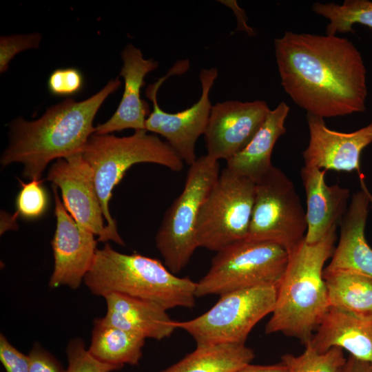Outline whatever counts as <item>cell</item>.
I'll list each match as a JSON object with an SVG mask.
<instances>
[{"mask_svg": "<svg viewBox=\"0 0 372 372\" xmlns=\"http://www.w3.org/2000/svg\"><path fill=\"white\" fill-rule=\"evenodd\" d=\"M337 226L319 241L308 244L304 239L289 252L266 333L280 332L304 345L311 340L329 308L323 271L335 247Z\"/></svg>", "mask_w": 372, "mask_h": 372, "instance_id": "obj_3", "label": "cell"}, {"mask_svg": "<svg viewBox=\"0 0 372 372\" xmlns=\"http://www.w3.org/2000/svg\"><path fill=\"white\" fill-rule=\"evenodd\" d=\"M277 291L276 286L263 285L224 293L205 313L175 321V326L191 335L196 346L245 344L254 327L273 311Z\"/></svg>", "mask_w": 372, "mask_h": 372, "instance_id": "obj_9", "label": "cell"}, {"mask_svg": "<svg viewBox=\"0 0 372 372\" xmlns=\"http://www.w3.org/2000/svg\"><path fill=\"white\" fill-rule=\"evenodd\" d=\"M121 85L116 78L85 100L67 99L48 108L35 121L22 118L12 121L9 144L0 159L1 165L21 163L24 178L40 180L50 161L82 153L94 133L93 121L98 110Z\"/></svg>", "mask_w": 372, "mask_h": 372, "instance_id": "obj_2", "label": "cell"}, {"mask_svg": "<svg viewBox=\"0 0 372 372\" xmlns=\"http://www.w3.org/2000/svg\"><path fill=\"white\" fill-rule=\"evenodd\" d=\"M29 372H65L58 360L39 345L30 351Z\"/></svg>", "mask_w": 372, "mask_h": 372, "instance_id": "obj_32", "label": "cell"}, {"mask_svg": "<svg viewBox=\"0 0 372 372\" xmlns=\"http://www.w3.org/2000/svg\"><path fill=\"white\" fill-rule=\"evenodd\" d=\"M309 141L302 152L304 166L360 172V155L372 143V122L349 133L332 130L324 118L307 113Z\"/></svg>", "mask_w": 372, "mask_h": 372, "instance_id": "obj_15", "label": "cell"}, {"mask_svg": "<svg viewBox=\"0 0 372 372\" xmlns=\"http://www.w3.org/2000/svg\"><path fill=\"white\" fill-rule=\"evenodd\" d=\"M289 260L274 242L245 239L218 251L207 273L196 282V296L219 295L263 285L278 287Z\"/></svg>", "mask_w": 372, "mask_h": 372, "instance_id": "obj_6", "label": "cell"}, {"mask_svg": "<svg viewBox=\"0 0 372 372\" xmlns=\"http://www.w3.org/2000/svg\"><path fill=\"white\" fill-rule=\"evenodd\" d=\"M254 358L253 350L245 344L196 346L180 361L159 372H235Z\"/></svg>", "mask_w": 372, "mask_h": 372, "instance_id": "obj_23", "label": "cell"}, {"mask_svg": "<svg viewBox=\"0 0 372 372\" xmlns=\"http://www.w3.org/2000/svg\"><path fill=\"white\" fill-rule=\"evenodd\" d=\"M327 170L304 166L300 176L306 194L307 230L305 241L313 244L322 239L340 222L349 205L350 192L338 184L329 185Z\"/></svg>", "mask_w": 372, "mask_h": 372, "instance_id": "obj_18", "label": "cell"}, {"mask_svg": "<svg viewBox=\"0 0 372 372\" xmlns=\"http://www.w3.org/2000/svg\"><path fill=\"white\" fill-rule=\"evenodd\" d=\"M311 10L329 21L328 35L352 32L355 23L372 28V1L369 0H345L342 5L316 2Z\"/></svg>", "mask_w": 372, "mask_h": 372, "instance_id": "obj_25", "label": "cell"}, {"mask_svg": "<svg viewBox=\"0 0 372 372\" xmlns=\"http://www.w3.org/2000/svg\"><path fill=\"white\" fill-rule=\"evenodd\" d=\"M90 165L103 214L114 242L125 245L117 231L116 220L112 217L109 203L112 191L126 171L138 163H149L180 172L183 161L166 141L145 130H135L123 137L93 134L82 152Z\"/></svg>", "mask_w": 372, "mask_h": 372, "instance_id": "obj_5", "label": "cell"}, {"mask_svg": "<svg viewBox=\"0 0 372 372\" xmlns=\"http://www.w3.org/2000/svg\"><path fill=\"white\" fill-rule=\"evenodd\" d=\"M289 106L280 102L270 110L264 123L249 144L227 161L233 172L257 182L273 167L271 157L278 139L286 132L285 123Z\"/></svg>", "mask_w": 372, "mask_h": 372, "instance_id": "obj_21", "label": "cell"}, {"mask_svg": "<svg viewBox=\"0 0 372 372\" xmlns=\"http://www.w3.org/2000/svg\"><path fill=\"white\" fill-rule=\"evenodd\" d=\"M329 307L372 319V278L352 271H323Z\"/></svg>", "mask_w": 372, "mask_h": 372, "instance_id": "obj_24", "label": "cell"}, {"mask_svg": "<svg viewBox=\"0 0 372 372\" xmlns=\"http://www.w3.org/2000/svg\"><path fill=\"white\" fill-rule=\"evenodd\" d=\"M270 109L264 101H226L212 105L204 134L207 155L226 161L243 149L264 123Z\"/></svg>", "mask_w": 372, "mask_h": 372, "instance_id": "obj_14", "label": "cell"}, {"mask_svg": "<svg viewBox=\"0 0 372 372\" xmlns=\"http://www.w3.org/2000/svg\"><path fill=\"white\" fill-rule=\"evenodd\" d=\"M274 50L282 87L307 113L324 118L365 110L366 70L348 39L286 31Z\"/></svg>", "mask_w": 372, "mask_h": 372, "instance_id": "obj_1", "label": "cell"}, {"mask_svg": "<svg viewBox=\"0 0 372 372\" xmlns=\"http://www.w3.org/2000/svg\"><path fill=\"white\" fill-rule=\"evenodd\" d=\"M189 68L184 60L176 63L169 73L148 85L145 94L153 103V110L145 121V130L164 137L183 162L191 165L198 158L195 148L198 138L205 132L212 105L209 93L218 76V69H202L199 74L201 95L197 102L183 111L169 113L163 110L158 103L157 94L167 77L182 74Z\"/></svg>", "mask_w": 372, "mask_h": 372, "instance_id": "obj_11", "label": "cell"}, {"mask_svg": "<svg viewBox=\"0 0 372 372\" xmlns=\"http://www.w3.org/2000/svg\"><path fill=\"white\" fill-rule=\"evenodd\" d=\"M41 36L39 33L2 36L0 38V72L8 68L10 61L23 50L39 47Z\"/></svg>", "mask_w": 372, "mask_h": 372, "instance_id": "obj_29", "label": "cell"}, {"mask_svg": "<svg viewBox=\"0 0 372 372\" xmlns=\"http://www.w3.org/2000/svg\"><path fill=\"white\" fill-rule=\"evenodd\" d=\"M304 346L305 350L300 355L286 353L281 357L289 372H342L347 361L342 349L332 347L319 353L309 343Z\"/></svg>", "mask_w": 372, "mask_h": 372, "instance_id": "obj_26", "label": "cell"}, {"mask_svg": "<svg viewBox=\"0 0 372 372\" xmlns=\"http://www.w3.org/2000/svg\"><path fill=\"white\" fill-rule=\"evenodd\" d=\"M256 183L223 169L198 214L196 239L198 247L219 251L247 238Z\"/></svg>", "mask_w": 372, "mask_h": 372, "instance_id": "obj_8", "label": "cell"}, {"mask_svg": "<svg viewBox=\"0 0 372 372\" xmlns=\"http://www.w3.org/2000/svg\"><path fill=\"white\" fill-rule=\"evenodd\" d=\"M235 372H289L287 366L280 362L271 365H254L248 364Z\"/></svg>", "mask_w": 372, "mask_h": 372, "instance_id": "obj_33", "label": "cell"}, {"mask_svg": "<svg viewBox=\"0 0 372 372\" xmlns=\"http://www.w3.org/2000/svg\"><path fill=\"white\" fill-rule=\"evenodd\" d=\"M83 85V75L79 70L74 68L56 69L48 81L51 94L60 96H73L80 92Z\"/></svg>", "mask_w": 372, "mask_h": 372, "instance_id": "obj_30", "label": "cell"}, {"mask_svg": "<svg viewBox=\"0 0 372 372\" xmlns=\"http://www.w3.org/2000/svg\"><path fill=\"white\" fill-rule=\"evenodd\" d=\"M218 161L207 154L190 165L180 194L165 211L155 237L166 267L182 271L198 247L196 228L200 208L220 174Z\"/></svg>", "mask_w": 372, "mask_h": 372, "instance_id": "obj_7", "label": "cell"}, {"mask_svg": "<svg viewBox=\"0 0 372 372\" xmlns=\"http://www.w3.org/2000/svg\"><path fill=\"white\" fill-rule=\"evenodd\" d=\"M145 338L109 325L96 319L92 331L89 353L96 360L123 367L136 365L143 355Z\"/></svg>", "mask_w": 372, "mask_h": 372, "instance_id": "obj_22", "label": "cell"}, {"mask_svg": "<svg viewBox=\"0 0 372 372\" xmlns=\"http://www.w3.org/2000/svg\"><path fill=\"white\" fill-rule=\"evenodd\" d=\"M21 189L16 199L17 213L25 218L41 216L48 205L47 194L41 180H32L28 183L19 180Z\"/></svg>", "mask_w": 372, "mask_h": 372, "instance_id": "obj_27", "label": "cell"}, {"mask_svg": "<svg viewBox=\"0 0 372 372\" xmlns=\"http://www.w3.org/2000/svg\"><path fill=\"white\" fill-rule=\"evenodd\" d=\"M83 282L96 296L122 293L154 302L166 310L191 309L196 298V282L188 277L176 276L157 259L120 253L109 243L97 249Z\"/></svg>", "mask_w": 372, "mask_h": 372, "instance_id": "obj_4", "label": "cell"}, {"mask_svg": "<svg viewBox=\"0 0 372 372\" xmlns=\"http://www.w3.org/2000/svg\"><path fill=\"white\" fill-rule=\"evenodd\" d=\"M308 343L319 353L341 348L372 365V319L329 307Z\"/></svg>", "mask_w": 372, "mask_h": 372, "instance_id": "obj_20", "label": "cell"}, {"mask_svg": "<svg viewBox=\"0 0 372 372\" xmlns=\"http://www.w3.org/2000/svg\"><path fill=\"white\" fill-rule=\"evenodd\" d=\"M56 230L52 241L54 269L49 286H67L76 289L90 269L97 250L94 234L80 225L68 214L52 185Z\"/></svg>", "mask_w": 372, "mask_h": 372, "instance_id": "obj_13", "label": "cell"}, {"mask_svg": "<svg viewBox=\"0 0 372 372\" xmlns=\"http://www.w3.org/2000/svg\"><path fill=\"white\" fill-rule=\"evenodd\" d=\"M121 58L123 65L119 75L125 82L122 99L114 114L106 122L95 127V134H108L129 128L145 130L149 108L141 99V91L145 84V77L158 68V63L153 59H144L140 49L131 43L125 47Z\"/></svg>", "mask_w": 372, "mask_h": 372, "instance_id": "obj_16", "label": "cell"}, {"mask_svg": "<svg viewBox=\"0 0 372 372\" xmlns=\"http://www.w3.org/2000/svg\"><path fill=\"white\" fill-rule=\"evenodd\" d=\"M104 298L107 311L101 319L109 325L157 340L169 337L176 329L175 320L154 302L118 293Z\"/></svg>", "mask_w": 372, "mask_h": 372, "instance_id": "obj_19", "label": "cell"}, {"mask_svg": "<svg viewBox=\"0 0 372 372\" xmlns=\"http://www.w3.org/2000/svg\"><path fill=\"white\" fill-rule=\"evenodd\" d=\"M66 354L68 368L65 372H112L122 368L94 358L79 338L69 342Z\"/></svg>", "mask_w": 372, "mask_h": 372, "instance_id": "obj_28", "label": "cell"}, {"mask_svg": "<svg viewBox=\"0 0 372 372\" xmlns=\"http://www.w3.org/2000/svg\"><path fill=\"white\" fill-rule=\"evenodd\" d=\"M0 360L6 372H29V358L17 350L4 335H0Z\"/></svg>", "mask_w": 372, "mask_h": 372, "instance_id": "obj_31", "label": "cell"}, {"mask_svg": "<svg viewBox=\"0 0 372 372\" xmlns=\"http://www.w3.org/2000/svg\"><path fill=\"white\" fill-rule=\"evenodd\" d=\"M307 230L306 213L292 180L273 165L256 182L246 239L274 242L289 253L305 239Z\"/></svg>", "mask_w": 372, "mask_h": 372, "instance_id": "obj_10", "label": "cell"}, {"mask_svg": "<svg viewBox=\"0 0 372 372\" xmlns=\"http://www.w3.org/2000/svg\"><path fill=\"white\" fill-rule=\"evenodd\" d=\"M360 176L362 189L352 196L340 220V239L324 271H352L372 278V249L365 238L371 195Z\"/></svg>", "mask_w": 372, "mask_h": 372, "instance_id": "obj_17", "label": "cell"}, {"mask_svg": "<svg viewBox=\"0 0 372 372\" xmlns=\"http://www.w3.org/2000/svg\"><path fill=\"white\" fill-rule=\"evenodd\" d=\"M342 372H372V365L349 355Z\"/></svg>", "mask_w": 372, "mask_h": 372, "instance_id": "obj_34", "label": "cell"}, {"mask_svg": "<svg viewBox=\"0 0 372 372\" xmlns=\"http://www.w3.org/2000/svg\"><path fill=\"white\" fill-rule=\"evenodd\" d=\"M47 180L60 189L63 204L80 225L97 236L98 241H114L104 224L93 171L82 153L57 159L48 172Z\"/></svg>", "mask_w": 372, "mask_h": 372, "instance_id": "obj_12", "label": "cell"}]
</instances>
